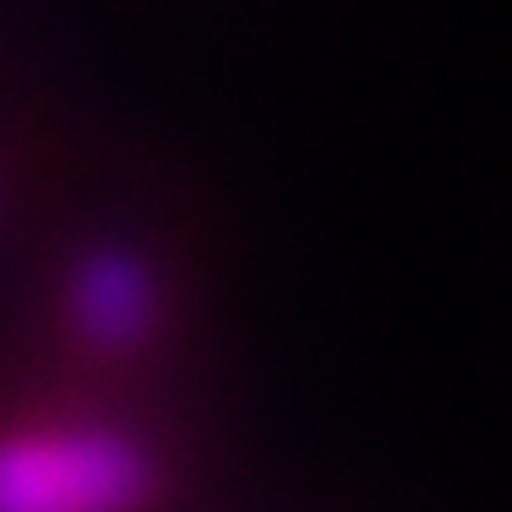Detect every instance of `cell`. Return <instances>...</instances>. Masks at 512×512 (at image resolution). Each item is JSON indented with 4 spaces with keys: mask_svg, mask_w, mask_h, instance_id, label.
I'll use <instances>...</instances> for the list:
<instances>
[{
    "mask_svg": "<svg viewBox=\"0 0 512 512\" xmlns=\"http://www.w3.org/2000/svg\"><path fill=\"white\" fill-rule=\"evenodd\" d=\"M71 327L99 349H131L153 327V284L126 251H93L71 278Z\"/></svg>",
    "mask_w": 512,
    "mask_h": 512,
    "instance_id": "obj_2",
    "label": "cell"
},
{
    "mask_svg": "<svg viewBox=\"0 0 512 512\" xmlns=\"http://www.w3.org/2000/svg\"><path fill=\"white\" fill-rule=\"evenodd\" d=\"M158 458L142 436L109 420H17L0 425V512H148Z\"/></svg>",
    "mask_w": 512,
    "mask_h": 512,
    "instance_id": "obj_1",
    "label": "cell"
}]
</instances>
